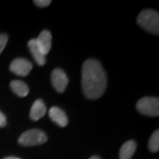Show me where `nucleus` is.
<instances>
[{"label":"nucleus","instance_id":"nucleus-1","mask_svg":"<svg viewBox=\"0 0 159 159\" xmlns=\"http://www.w3.org/2000/svg\"><path fill=\"white\" fill-rule=\"evenodd\" d=\"M82 90L86 97L98 99L106 89L107 78L102 65L97 59H88L82 66Z\"/></svg>","mask_w":159,"mask_h":159},{"label":"nucleus","instance_id":"nucleus-2","mask_svg":"<svg viewBox=\"0 0 159 159\" xmlns=\"http://www.w3.org/2000/svg\"><path fill=\"white\" fill-rule=\"evenodd\" d=\"M138 25L154 34H158L159 33V14L157 11L146 9L141 11L137 18Z\"/></svg>","mask_w":159,"mask_h":159},{"label":"nucleus","instance_id":"nucleus-3","mask_svg":"<svg viewBox=\"0 0 159 159\" xmlns=\"http://www.w3.org/2000/svg\"><path fill=\"white\" fill-rule=\"evenodd\" d=\"M48 140L46 134L39 129H30L24 132L19 138V143L22 146L32 147L45 143Z\"/></svg>","mask_w":159,"mask_h":159},{"label":"nucleus","instance_id":"nucleus-4","mask_svg":"<svg viewBox=\"0 0 159 159\" xmlns=\"http://www.w3.org/2000/svg\"><path fill=\"white\" fill-rule=\"evenodd\" d=\"M136 108L143 115L157 117L159 115V99L157 97H142L137 102Z\"/></svg>","mask_w":159,"mask_h":159},{"label":"nucleus","instance_id":"nucleus-5","mask_svg":"<svg viewBox=\"0 0 159 159\" xmlns=\"http://www.w3.org/2000/svg\"><path fill=\"white\" fill-rule=\"evenodd\" d=\"M69 80L62 69H54L51 73V84L55 90L58 93H63L68 85Z\"/></svg>","mask_w":159,"mask_h":159},{"label":"nucleus","instance_id":"nucleus-6","mask_svg":"<svg viewBox=\"0 0 159 159\" xmlns=\"http://www.w3.org/2000/svg\"><path fill=\"white\" fill-rule=\"evenodd\" d=\"M33 68L32 63L26 58H15L10 65V70L11 73L18 76H27Z\"/></svg>","mask_w":159,"mask_h":159},{"label":"nucleus","instance_id":"nucleus-7","mask_svg":"<svg viewBox=\"0 0 159 159\" xmlns=\"http://www.w3.org/2000/svg\"><path fill=\"white\" fill-rule=\"evenodd\" d=\"M36 44L38 46L41 52L45 56L51 49V34L48 30H43L40 33L39 36L35 39Z\"/></svg>","mask_w":159,"mask_h":159},{"label":"nucleus","instance_id":"nucleus-8","mask_svg":"<svg viewBox=\"0 0 159 159\" xmlns=\"http://www.w3.org/2000/svg\"><path fill=\"white\" fill-rule=\"evenodd\" d=\"M49 117L50 119L57 125L65 127L68 124V118L66 116V114L65 113V111L58 107H52L50 109L49 111Z\"/></svg>","mask_w":159,"mask_h":159},{"label":"nucleus","instance_id":"nucleus-9","mask_svg":"<svg viewBox=\"0 0 159 159\" xmlns=\"http://www.w3.org/2000/svg\"><path fill=\"white\" fill-rule=\"evenodd\" d=\"M46 111H47V109H46L43 101L42 99H37L34 101L32 107H31L30 113H29L30 118L34 121L39 120L45 115Z\"/></svg>","mask_w":159,"mask_h":159},{"label":"nucleus","instance_id":"nucleus-10","mask_svg":"<svg viewBox=\"0 0 159 159\" xmlns=\"http://www.w3.org/2000/svg\"><path fill=\"white\" fill-rule=\"evenodd\" d=\"M28 47H29V51L31 52L34 59L35 60V62L37 63V65L38 66H43L46 63V57L39 50L38 46L36 44L35 39L30 40L28 43Z\"/></svg>","mask_w":159,"mask_h":159},{"label":"nucleus","instance_id":"nucleus-11","mask_svg":"<svg viewBox=\"0 0 159 159\" xmlns=\"http://www.w3.org/2000/svg\"><path fill=\"white\" fill-rule=\"evenodd\" d=\"M136 149V142L133 140L125 142L119 150V159H131Z\"/></svg>","mask_w":159,"mask_h":159},{"label":"nucleus","instance_id":"nucleus-12","mask_svg":"<svg viewBox=\"0 0 159 159\" xmlns=\"http://www.w3.org/2000/svg\"><path fill=\"white\" fill-rule=\"evenodd\" d=\"M11 90L13 91L18 97H25L29 95V86L27 85L22 80H14L10 83Z\"/></svg>","mask_w":159,"mask_h":159},{"label":"nucleus","instance_id":"nucleus-13","mask_svg":"<svg viewBox=\"0 0 159 159\" xmlns=\"http://www.w3.org/2000/svg\"><path fill=\"white\" fill-rule=\"evenodd\" d=\"M148 148L151 152L156 153L159 150V132L156 130L150 136L148 142Z\"/></svg>","mask_w":159,"mask_h":159},{"label":"nucleus","instance_id":"nucleus-14","mask_svg":"<svg viewBox=\"0 0 159 159\" xmlns=\"http://www.w3.org/2000/svg\"><path fill=\"white\" fill-rule=\"evenodd\" d=\"M7 42H8L7 34H0V54L2 53V51H4V49L6 48Z\"/></svg>","mask_w":159,"mask_h":159},{"label":"nucleus","instance_id":"nucleus-15","mask_svg":"<svg viewBox=\"0 0 159 159\" xmlns=\"http://www.w3.org/2000/svg\"><path fill=\"white\" fill-rule=\"evenodd\" d=\"M51 0H36L34 1V4L35 6H39V7H46L51 5Z\"/></svg>","mask_w":159,"mask_h":159},{"label":"nucleus","instance_id":"nucleus-16","mask_svg":"<svg viewBox=\"0 0 159 159\" xmlns=\"http://www.w3.org/2000/svg\"><path fill=\"white\" fill-rule=\"evenodd\" d=\"M6 125V118L5 114L0 111V127H4Z\"/></svg>","mask_w":159,"mask_h":159},{"label":"nucleus","instance_id":"nucleus-17","mask_svg":"<svg viewBox=\"0 0 159 159\" xmlns=\"http://www.w3.org/2000/svg\"><path fill=\"white\" fill-rule=\"evenodd\" d=\"M3 159H20V158L16 157H5V158H3Z\"/></svg>","mask_w":159,"mask_h":159},{"label":"nucleus","instance_id":"nucleus-18","mask_svg":"<svg viewBox=\"0 0 159 159\" xmlns=\"http://www.w3.org/2000/svg\"><path fill=\"white\" fill-rule=\"evenodd\" d=\"M89 159H101L98 156H92L91 157H89Z\"/></svg>","mask_w":159,"mask_h":159}]
</instances>
